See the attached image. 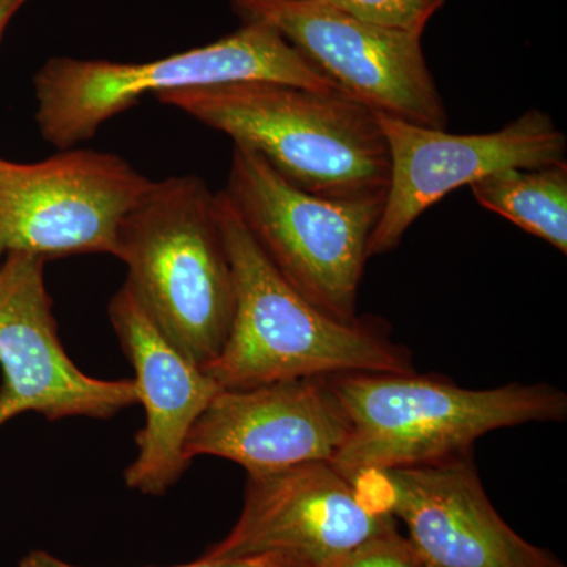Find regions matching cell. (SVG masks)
Wrapping results in <instances>:
<instances>
[{
    "mask_svg": "<svg viewBox=\"0 0 567 567\" xmlns=\"http://www.w3.org/2000/svg\"><path fill=\"white\" fill-rule=\"evenodd\" d=\"M353 17L393 29L423 37L425 25L445 6L446 0H328Z\"/></svg>",
    "mask_w": 567,
    "mask_h": 567,
    "instance_id": "obj_16",
    "label": "cell"
},
{
    "mask_svg": "<svg viewBox=\"0 0 567 567\" xmlns=\"http://www.w3.org/2000/svg\"><path fill=\"white\" fill-rule=\"evenodd\" d=\"M43 257L9 252L0 260V425L24 412L50 421L110 420L140 404L134 380L84 374L61 344Z\"/></svg>",
    "mask_w": 567,
    "mask_h": 567,
    "instance_id": "obj_11",
    "label": "cell"
},
{
    "mask_svg": "<svg viewBox=\"0 0 567 567\" xmlns=\"http://www.w3.org/2000/svg\"><path fill=\"white\" fill-rule=\"evenodd\" d=\"M375 115L386 137L391 174L369 257L398 248L427 208L462 186L509 167L566 163V134L544 111L525 112L498 132L483 134H451L382 112Z\"/></svg>",
    "mask_w": 567,
    "mask_h": 567,
    "instance_id": "obj_9",
    "label": "cell"
},
{
    "mask_svg": "<svg viewBox=\"0 0 567 567\" xmlns=\"http://www.w3.org/2000/svg\"><path fill=\"white\" fill-rule=\"evenodd\" d=\"M155 99L256 153L301 192L330 200L386 196L385 134L375 111L346 93L246 81Z\"/></svg>",
    "mask_w": 567,
    "mask_h": 567,
    "instance_id": "obj_1",
    "label": "cell"
},
{
    "mask_svg": "<svg viewBox=\"0 0 567 567\" xmlns=\"http://www.w3.org/2000/svg\"><path fill=\"white\" fill-rule=\"evenodd\" d=\"M476 203L567 252V163L498 171L468 186Z\"/></svg>",
    "mask_w": 567,
    "mask_h": 567,
    "instance_id": "obj_15",
    "label": "cell"
},
{
    "mask_svg": "<svg viewBox=\"0 0 567 567\" xmlns=\"http://www.w3.org/2000/svg\"><path fill=\"white\" fill-rule=\"evenodd\" d=\"M241 24L259 22L316 66L339 92L372 111L446 130L447 112L423 37L353 17L328 0H230Z\"/></svg>",
    "mask_w": 567,
    "mask_h": 567,
    "instance_id": "obj_7",
    "label": "cell"
},
{
    "mask_svg": "<svg viewBox=\"0 0 567 567\" xmlns=\"http://www.w3.org/2000/svg\"><path fill=\"white\" fill-rule=\"evenodd\" d=\"M223 193L254 241L298 293L336 320H358V292L385 196L357 200L312 196L237 145Z\"/></svg>",
    "mask_w": 567,
    "mask_h": 567,
    "instance_id": "obj_6",
    "label": "cell"
},
{
    "mask_svg": "<svg viewBox=\"0 0 567 567\" xmlns=\"http://www.w3.org/2000/svg\"><path fill=\"white\" fill-rule=\"evenodd\" d=\"M330 382L350 424L330 464L350 481L472 453L476 440L496 429L567 415L566 394L547 383L468 390L413 372H352Z\"/></svg>",
    "mask_w": 567,
    "mask_h": 567,
    "instance_id": "obj_4",
    "label": "cell"
},
{
    "mask_svg": "<svg viewBox=\"0 0 567 567\" xmlns=\"http://www.w3.org/2000/svg\"><path fill=\"white\" fill-rule=\"evenodd\" d=\"M349 417L330 377L221 390L185 443L189 458L215 456L248 473L331 462L349 435Z\"/></svg>",
    "mask_w": 567,
    "mask_h": 567,
    "instance_id": "obj_13",
    "label": "cell"
},
{
    "mask_svg": "<svg viewBox=\"0 0 567 567\" xmlns=\"http://www.w3.org/2000/svg\"><path fill=\"white\" fill-rule=\"evenodd\" d=\"M353 483L404 522L410 543L429 567H566L496 513L472 453L369 473Z\"/></svg>",
    "mask_w": 567,
    "mask_h": 567,
    "instance_id": "obj_12",
    "label": "cell"
},
{
    "mask_svg": "<svg viewBox=\"0 0 567 567\" xmlns=\"http://www.w3.org/2000/svg\"><path fill=\"white\" fill-rule=\"evenodd\" d=\"M328 567H429L409 537L398 528L383 529L347 551Z\"/></svg>",
    "mask_w": 567,
    "mask_h": 567,
    "instance_id": "obj_17",
    "label": "cell"
},
{
    "mask_svg": "<svg viewBox=\"0 0 567 567\" xmlns=\"http://www.w3.org/2000/svg\"><path fill=\"white\" fill-rule=\"evenodd\" d=\"M114 257L125 264L126 286L167 341L194 364H210L235 312L218 193L194 174L152 182L123 219Z\"/></svg>",
    "mask_w": 567,
    "mask_h": 567,
    "instance_id": "obj_3",
    "label": "cell"
},
{
    "mask_svg": "<svg viewBox=\"0 0 567 567\" xmlns=\"http://www.w3.org/2000/svg\"><path fill=\"white\" fill-rule=\"evenodd\" d=\"M107 315L136 371L134 382L145 409V425L136 435L137 457L126 468L125 483L144 495H164L192 464L186 439L223 388L167 341L126 284L112 297Z\"/></svg>",
    "mask_w": 567,
    "mask_h": 567,
    "instance_id": "obj_14",
    "label": "cell"
},
{
    "mask_svg": "<svg viewBox=\"0 0 567 567\" xmlns=\"http://www.w3.org/2000/svg\"><path fill=\"white\" fill-rule=\"evenodd\" d=\"M29 0H0V40L11 21V18L28 3Z\"/></svg>",
    "mask_w": 567,
    "mask_h": 567,
    "instance_id": "obj_19",
    "label": "cell"
},
{
    "mask_svg": "<svg viewBox=\"0 0 567 567\" xmlns=\"http://www.w3.org/2000/svg\"><path fill=\"white\" fill-rule=\"evenodd\" d=\"M20 567H81L70 565V563L62 561L54 555L48 554L43 550H33L31 554L25 555L21 559ZM173 567H301L295 565L292 561L279 557H271V555H264V557H244V558H229V559H208L200 557L196 563L189 565L173 566Z\"/></svg>",
    "mask_w": 567,
    "mask_h": 567,
    "instance_id": "obj_18",
    "label": "cell"
},
{
    "mask_svg": "<svg viewBox=\"0 0 567 567\" xmlns=\"http://www.w3.org/2000/svg\"><path fill=\"white\" fill-rule=\"evenodd\" d=\"M246 81L338 91L281 33L246 22L210 44L158 61L50 59L33 78L37 128L52 147L69 151L144 95Z\"/></svg>",
    "mask_w": 567,
    "mask_h": 567,
    "instance_id": "obj_5",
    "label": "cell"
},
{
    "mask_svg": "<svg viewBox=\"0 0 567 567\" xmlns=\"http://www.w3.org/2000/svg\"><path fill=\"white\" fill-rule=\"evenodd\" d=\"M218 212L233 265L235 312L226 344L204 371L223 390L352 372H413L409 352L383 330L360 319L336 320L298 293L223 192Z\"/></svg>",
    "mask_w": 567,
    "mask_h": 567,
    "instance_id": "obj_2",
    "label": "cell"
},
{
    "mask_svg": "<svg viewBox=\"0 0 567 567\" xmlns=\"http://www.w3.org/2000/svg\"><path fill=\"white\" fill-rule=\"evenodd\" d=\"M395 518L330 462L248 473L244 509L204 558L279 557L328 567Z\"/></svg>",
    "mask_w": 567,
    "mask_h": 567,
    "instance_id": "obj_10",
    "label": "cell"
},
{
    "mask_svg": "<svg viewBox=\"0 0 567 567\" xmlns=\"http://www.w3.org/2000/svg\"><path fill=\"white\" fill-rule=\"evenodd\" d=\"M2 259H3V257H2V256H0V260H2Z\"/></svg>",
    "mask_w": 567,
    "mask_h": 567,
    "instance_id": "obj_20",
    "label": "cell"
},
{
    "mask_svg": "<svg viewBox=\"0 0 567 567\" xmlns=\"http://www.w3.org/2000/svg\"><path fill=\"white\" fill-rule=\"evenodd\" d=\"M152 182L121 156L91 148L40 163L0 158V256H114L123 219Z\"/></svg>",
    "mask_w": 567,
    "mask_h": 567,
    "instance_id": "obj_8",
    "label": "cell"
}]
</instances>
